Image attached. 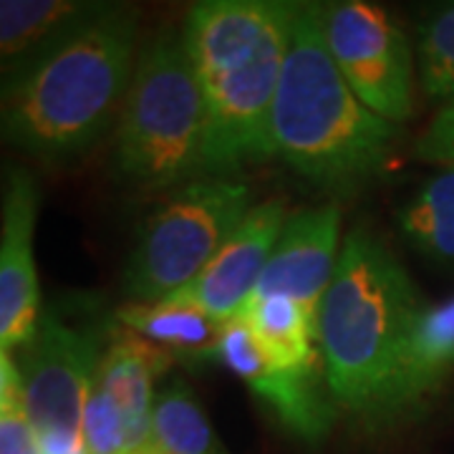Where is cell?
I'll return each mask as SVG.
<instances>
[{"instance_id":"6da1fadb","label":"cell","mask_w":454,"mask_h":454,"mask_svg":"<svg viewBox=\"0 0 454 454\" xmlns=\"http://www.w3.org/2000/svg\"><path fill=\"white\" fill-rule=\"evenodd\" d=\"M424 309L389 247L366 227L351 230L318 309V351L339 411L358 427L381 432L417 417L406 356Z\"/></svg>"},{"instance_id":"7a4b0ae2","label":"cell","mask_w":454,"mask_h":454,"mask_svg":"<svg viewBox=\"0 0 454 454\" xmlns=\"http://www.w3.org/2000/svg\"><path fill=\"white\" fill-rule=\"evenodd\" d=\"M301 3L205 0L182 26L205 104L207 177L273 157L270 119Z\"/></svg>"},{"instance_id":"3957f363","label":"cell","mask_w":454,"mask_h":454,"mask_svg":"<svg viewBox=\"0 0 454 454\" xmlns=\"http://www.w3.org/2000/svg\"><path fill=\"white\" fill-rule=\"evenodd\" d=\"M139 13L106 8L3 83V137L43 162H68L104 139L129 91Z\"/></svg>"},{"instance_id":"277c9868","label":"cell","mask_w":454,"mask_h":454,"mask_svg":"<svg viewBox=\"0 0 454 454\" xmlns=\"http://www.w3.org/2000/svg\"><path fill=\"white\" fill-rule=\"evenodd\" d=\"M399 124L351 91L324 33V5L301 3L278 83L270 142L295 175L331 192H354L389 162Z\"/></svg>"},{"instance_id":"5b68a950","label":"cell","mask_w":454,"mask_h":454,"mask_svg":"<svg viewBox=\"0 0 454 454\" xmlns=\"http://www.w3.org/2000/svg\"><path fill=\"white\" fill-rule=\"evenodd\" d=\"M112 162L116 179L152 192L207 177L205 104L182 28H164L139 49Z\"/></svg>"},{"instance_id":"8992f818","label":"cell","mask_w":454,"mask_h":454,"mask_svg":"<svg viewBox=\"0 0 454 454\" xmlns=\"http://www.w3.org/2000/svg\"><path fill=\"white\" fill-rule=\"evenodd\" d=\"M250 210L243 179L202 177L172 190L137 232L124 270L131 303H162L192 283Z\"/></svg>"},{"instance_id":"52a82bcc","label":"cell","mask_w":454,"mask_h":454,"mask_svg":"<svg viewBox=\"0 0 454 454\" xmlns=\"http://www.w3.org/2000/svg\"><path fill=\"white\" fill-rule=\"evenodd\" d=\"M116 318L51 306L16 358L41 454H89L83 411Z\"/></svg>"},{"instance_id":"ba28073f","label":"cell","mask_w":454,"mask_h":454,"mask_svg":"<svg viewBox=\"0 0 454 454\" xmlns=\"http://www.w3.org/2000/svg\"><path fill=\"white\" fill-rule=\"evenodd\" d=\"M324 33L333 61L373 114L402 124L414 109V51L394 18L372 3L324 5Z\"/></svg>"},{"instance_id":"9c48e42d","label":"cell","mask_w":454,"mask_h":454,"mask_svg":"<svg viewBox=\"0 0 454 454\" xmlns=\"http://www.w3.org/2000/svg\"><path fill=\"white\" fill-rule=\"evenodd\" d=\"M215 358L243 379L293 439L306 447L324 444L339 411L325 379L324 361H276L260 346L253 328L240 318L225 324Z\"/></svg>"},{"instance_id":"30bf717a","label":"cell","mask_w":454,"mask_h":454,"mask_svg":"<svg viewBox=\"0 0 454 454\" xmlns=\"http://www.w3.org/2000/svg\"><path fill=\"white\" fill-rule=\"evenodd\" d=\"M286 223L288 210L283 200L253 205V210L245 215L243 223L205 265V270L167 301L192 306L220 324L232 321L258 288L260 276L276 250Z\"/></svg>"},{"instance_id":"8fae6325","label":"cell","mask_w":454,"mask_h":454,"mask_svg":"<svg viewBox=\"0 0 454 454\" xmlns=\"http://www.w3.org/2000/svg\"><path fill=\"white\" fill-rule=\"evenodd\" d=\"M41 192L31 172L13 167L3 192L0 240V351H20L41 321V288L33 260V230Z\"/></svg>"},{"instance_id":"7c38bea8","label":"cell","mask_w":454,"mask_h":454,"mask_svg":"<svg viewBox=\"0 0 454 454\" xmlns=\"http://www.w3.org/2000/svg\"><path fill=\"white\" fill-rule=\"evenodd\" d=\"M340 210L336 202L316 205L288 217L258 288L247 301L288 295L318 324V309L339 265Z\"/></svg>"},{"instance_id":"4fadbf2b","label":"cell","mask_w":454,"mask_h":454,"mask_svg":"<svg viewBox=\"0 0 454 454\" xmlns=\"http://www.w3.org/2000/svg\"><path fill=\"white\" fill-rule=\"evenodd\" d=\"M175 366V356L131 328L114 321L112 339L98 364L97 384L124 419L131 452L146 447L152 406L157 399L154 381Z\"/></svg>"},{"instance_id":"5bb4252c","label":"cell","mask_w":454,"mask_h":454,"mask_svg":"<svg viewBox=\"0 0 454 454\" xmlns=\"http://www.w3.org/2000/svg\"><path fill=\"white\" fill-rule=\"evenodd\" d=\"M106 3L89 0H3L0 3V59L3 76L18 71L56 49L83 23L101 13Z\"/></svg>"},{"instance_id":"9a60e30c","label":"cell","mask_w":454,"mask_h":454,"mask_svg":"<svg viewBox=\"0 0 454 454\" xmlns=\"http://www.w3.org/2000/svg\"><path fill=\"white\" fill-rule=\"evenodd\" d=\"M114 318L131 328L134 333H139L142 339L164 348L167 354H172L175 361L179 358L187 364L215 358L225 328V324L215 321L207 313L175 301L127 303L114 313Z\"/></svg>"},{"instance_id":"2e32d148","label":"cell","mask_w":454,"mask_h":454,"mask_svg":"<svg viewBox=\"0 0 454 454\" xmlns=\"http://www.w3.org/2000/svg\"><path fill=\"white\" fill-rule=\"evenodd\" d=\"M454 373V298L427 306L414 325L406 356V391L414 414Z\"/></svg>"},{"instance_id":"e0dca14e","label":"cell","mask_w":454,"mask_h":454,"mask_svg":"<svg viewBox=\"0 0 454 454\" xmlns=\"http://www.w3.org/2000/svg\"><path fill=\"white\" fill-rule=\"evenodd\" d=\"M253 328L260 346L283 364L324 361L318 343V324L301 303L288 295H268L247 301L235 316Z\"/></svg>"},{"instance_id":"ac0fdd59","label":"cell","mask_w":454,"mask_h":454,"mask_svg":"<svg viewBox=\"0 0 454 454\" xmlns=\"http://www.w3.org/2000/svg\"><path fill=\"white\" fill-rule=\"evenodd\" d=\"M145 450L157 454H227L182 379H172L157 391Z\"/></svg>"},{"instance_id":"d6986e66","label":"cell","mask_w":454,"mask_h":454,"mask_svg":"<svg viewBox=\"0 0 454 454\" xmlns=\"http://www.w3.org/2000/svg\"><path fill=\"white\" fill-rule=\"evenodd\" d=\"M396 223L422 253L454 260V167H444L396 212Z\"/></svg>"},{"instance_id":"ffe728a7","label":"cell","mask_w":454,"mask_h":454,"mask_svg":"<svg viewBox=\"0 0 454 454\" xmlns=\"http://www.w3.org/2000/svg\"><path fill=\"white\" fill-rule=\"evenodd\" d=\"M419 82L432 101L454 98V3L424 18L417 31Z\"/></svg>"},{"instance_id":"44dd1931","label":"cell","mask_w":454,"mask_h":454,"mask_svg":"<svg viewBox=\"0 0 454 454\" xmlns=\"http://www.w3.org/2000/svg\"><path fill=\"white\" fill-rule=\"evenodd\" d=\"M0 454H41L13 354L0 351Z\"/></svg>"},{"instance_id":"7402d4cb","label":"cell","mask_w":454,"mask_h":454,"mask_svg":"<svg viewBox=\"0 0 454 454\" xmlns=\"http://www.w3.org/2000/svg\"><path fill=\"white\" fill-rule=\"evenodd\" d=\"M414 154L424 162L454 167V98L442 104V109L424 127L414 145Z\"/></svg>"},{"instance_id":"603a6c76","label":"cell","mask_w":454,"mask_h":454,"mask_svg":"<svg viewBox=\"0 0 454 454\" xmlns=\"http://www.w3.org/2000/svg\"><path fill=\"white\" fill-rule=\"evenodd\" d=\"M131 454H157V452H152V450H139V452H131Z\"/></svg>"}]
</instances>
